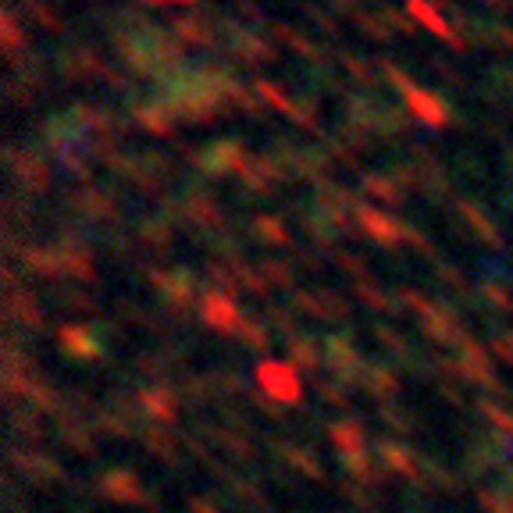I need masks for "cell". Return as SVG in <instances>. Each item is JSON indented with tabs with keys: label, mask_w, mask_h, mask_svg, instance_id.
<instances>
[{
	"label": "cell",
	"mask_w": 513,
	"mask_h": 513,
	"mask_svg": "<svg viewBox=\"0 0 513 513\" xmlns=\"http://www.w3.org/2000/svg\"><path fill=\"white\" fill-rule=\"evenodd\" d=\"M406 97H410V108L417 111L421 121H428V125H435V128L446 125V108L439 104V97H432V93H417V90H410Z\"/></svg>",
	"instance_id": "1"
},
{
	"label": "cell",
	"mask_w": 513,
	"mask_h": 513,
	"mask_svg": "<svg viewBox=\"0 0 513 513\" xmlns=\"http://www.w3.org/2000/svg\"><path fill=\"white\" fill-rule=\"evenodd\" d=\"M410 11H413V14H417V18H421V22H424V25L432 29V33H439V36H446V40H453L456 47H460V40H456L453 33H450V29L442 25V18H439V14L432 11V7H424L421 0H410Z\"/></svg>",
	"instance_id": "2"
},
{
	"label": "cell",
	"mask_w": 513,
	"mask_h": 513,
	"mask_svg": "<svg viewBox=\"0 0 513 513\" xmlns=\"http://www.w3.org/2000/svg\"><path fill=\"white\" fill-rule=\"evenodd\" d=\"M175 29H178L185 40H200V43H207V40H211L207 25H204V22H196V18H178V22H175Z\"/></svg>",
	"instance_id": "3"
},
{
	"label": "cell",
	"mask_w": 513,
	"mask_h": 513,
	"mask_svg": "<svg viewBox=\"0 0 513 513\" xmlns=\"http://www.w3.org/2000/svg\"><path fill=\"white\" fill-rule=\"evenodd\" d=\"M356 22L364 25V33H367V36H375V40H385V29H382V25L375 22V18H367V14H360Z\"/></svg>",
	"instance_id": "4"
},
{
	"label": "cell",
	"mask_w": 513,
	"mask_h": 513,
	"mask_svg": "<svg viewBox=\"0 0 513 513\" xmlns=\"http://www.w3.org/2000/svg\"><path fill=\"white\" fill-rule=\"evenodd\" d=\"M157 4H161V0H157Z\"/></svg>",
	"instance_id": "5"
}]
</instances>
